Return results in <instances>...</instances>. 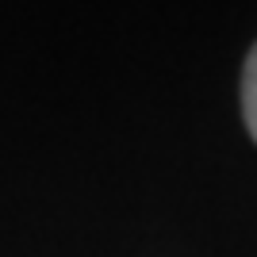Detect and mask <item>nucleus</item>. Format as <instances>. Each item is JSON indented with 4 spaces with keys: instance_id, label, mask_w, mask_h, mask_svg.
<instances>
[{
    "instance_id": "obj_1",
    "label": "nucleus",
    "mask_w": 257,
    "mask_h": 257,
    "mask_svg": "<svg viewBox=\"0 0 257 257\" xmlns=\"http://www.w3.org/2000/svg\"><path fill=\"white\" fill-rule=\"evenodd\" d=\"M242 119H246L249 139L257 142V43L246 54V69H242Z\"/></svg>"
}]
</instances>
